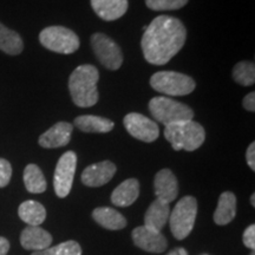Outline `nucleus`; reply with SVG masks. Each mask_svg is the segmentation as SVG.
<instances>
[{"label":"nucleus","mask_w":255,"mask_h":255,"mask_svg":"<svg viewBox=\"0 0 255 255\" xmlns=\"http://www.w3.org/2000/svg\"><path fill=\"white\" fill-rule=\"evenodd\" d=\"M233 78L238 84L251 87L255 83V65L252 62H240L233 69Z\"/></svg>","instance_id":"25"},{"label":"nucleus","mask_w":255,"mask_h":255,"mask_svg":"<svg viewBox=\"0 0 255 255\" xmlns=\"http://www.w3.org/2000/svg\"><path fill=\"white\" fill-rule=\"evenodd\" d=\"M116 174V165L110 161H103L85 168L82 182L88 187H101L107 184Z\"/></svg>","instance_id":"12"},{"label":"nucleus","mask_w":255,"mask_h":255,"mask_svg":"<svg viewBox=\"0 0 255 255\" xmlns=\"http://www.w3.org/2000/svg\"><path fill=\"white\" fill-rule=\"evenodd\" d=\"M167 255H188V252L184 250V248H176V250L171 251L170 253L167 254Z\"/></svg>","instance_id":"33"},{"label":"nucleus","mask_w":255,"mask_h":255,"mask_svg":"<svg viewBox=\"0 0 255 255\" xmlns=\"http://www.w3.org/2000/svg\"><path fill=\"white\" fill-rule=\"evenodd\" d=\"M39 41L44 47L53 52L70 55L79 47V38L75 32L64 26H49L39 34Z\"/></svg>","instance_id":"7"},{"label":"nucleus","mask_w":255,"mask_h":255,"mask_svg":"<svg viewBox=\"0 0 255 255\" xmlns=\"http://www.w3.org/2000/svg\"><path fill=\"white\" fill-rule=\"evenodd\" d=\"M169 215H170L169 203L156 199L146 209L144 216V227L155 232H161L165 223L168 222Z\"/></svg>","instance_id":"17"},{"label":"nucleus","mask_w":255,"mask_h":255,"mask_svg":"<svg viewBox=\"0 0 255 255\" xmlns=\"http://www.w3.org/2000/svg\"><path fill=\"white\" fill-rule=\"evenodd\" d=\"M246 159L247 164L250 165L252 170H255V143L252 142L251 145L248 146L247 152H246Z\"/></svg>","instance_id":"30"},{"label":"nucleus","mask_w":255,"mask_h":255,"mask_svg":"<svg viewBox=\"0 0 255 255\" xmlns=\"http://www.w3.org/2000/svg\"><path fill=\"white\" fill-rule=\"evenodd\" d=\"M123 122L127 131L139 141L151 143L158 138L159 128L157 123L144 115L137 113L128 114Z\"/></svg>","instance_id":"10"},{"label":"nucleus","mask_w":255,"mask_h":255,"mask_svg":"<svg viewBox=\"0 0 255 255\" xmlns=\"http://www.w3.org/2000/svg\"><path fill=\"white\" fill-rule=\"evenodd\" d=\"M20 244L27 251H44L52 245V235L39 226H27L20 234Z\"/></svg>","instance_id":"15"},{"label":"nucleus","mask_w":255,"mask_h":255,"mask_svg":"<svg viewBox=\"0 0 255 255\" xmlns=\"http://www.w3.org/2000/svg\"><path fill=\"white\" fill-rule=\"evenodd\" d=\"M156 199L170 203L177 197L178 183L177 178L170 169H162L156 174L154 180Z\"/></svg>","instance_id":"13"},{"label":"nucleus","mask_w":255,"mask_h":255,"mask_svg":"<svg viewBox=\"0 0 255 255\" xmlns=\"http://www.w3.org/2000/svg\"><path fill=\"white\" fill-rule=\"evenodd\" d=\"M244 244L250 250L254 251L255 248V226L251 225L244 233Z\"/></svg>","instance_id":"29"},{"label":"nucleus","mask_w":255,"mask_h":255,"mask_svg":"<svg viewBox=\"0 0 255 255\" xmlns=\"http://www.w3.org/2000/svg\"><path fill=\"white\" fill-rule=\"evenodd\" d=\"M150 85L155 91L168 96H186L196 88L193 78L175 71L156 72L150 78Z\"/></svg>","instance_id":"6"},{"label":"nucleus","mask_w":255,"mask_h":255,"mask_svg":"<svg viewBox=\"0 0 255 255\" xmlns=\"http://www.w3.org/2000/svg\"><path fill=\"white\" fill-rule=\"evenodd\" d=\"M197 214V201L193 196H184L177 202L169 215L171 233L177 240H183L193 231Z\"/></svg>","instance_id":"5"},{"label":"nucleus","mask_w":255,"mask_h":255,"mask_svg":"<svg viewBox=\"0 0 255 255\" xmlns=\"http://www.w3.org/2000/svg\"><path fill=\"white\" fill-rule=\"evenodd\" d=\"M189 0H145V5L152 11H174L182 8Z\"/></svg>","instance_id":"27"},{"label":"nucleus","mask_w":255,"mask_h":255,"mask_svg":"<svg viewBox=\"0 0 255 255\" xmlns=\"http://www.w3.org/2000/svg\"><path fill=\"white\" fill-rule=\"evenodd\" d=\"M251 203H252V206L255 207V195H254V194L251 196Z\"/></svg>","instance_id":"34"},{"label":"nucleus","mask_w":255,"mask_h":255,"mask_svg":"<svg viewBox=\"0 0 255 255\" xmlns=\"http://www.w3.org/2000/svg\"><path fill=\"white\" fill-rule=\"evenodd\" d=\"M95 13L105 21H114L127 13L128 0H91Z\"/></svg>","instance_id":"16"},{"label":"nucleus","mask_w":255,"mask_h":255,"mask_svg":"<svg viewBox=\"0 0 255 255\" xmlns=\"http://www.w3.org/2000/svg\"><path fill=\"white\" fill-rule=\"evenodd\" d=\"M133 244L149 253H162L167 248V239L161 232H155L144 227H137L132 231Z\"/></svg>","instance_id":"11"},{"label":"nucleus","mask_w":255,"mask_h":255,"mask_svg":"<svg viewBox=\"0 0 255 255\" xmlns=\"http://www.w3.org/2000/svg\"><path fill=\"white\" fill-rule=\"evenodd\" d=\"M164 137L175 151H194L203 144L206 131L200 123L190 120L165 126Z\"/></svg>","instance_id":"3"},{"label":"nucleus","mask_w":255,"mask_h":255,"mask_svg":"<svg viewBox=\"0 0 255 255\" xmlns=\"http://www.w3.org/2000/svg\"><path fill=\"white\" fill-rule=\"evenodd\" d=\"M91 47L96 57L104 68L119 70L123 63V53L119 44H116L104 33H94L91 37Z\"/></svg>","instance_id":"8"},{"label":"nucleus","mask_w":255,"mask_h":255,"mask_svg":"<svg viewBox=\"0 0 255 255\" xmlns=\"http://www.w3.org/2000/svg\"><path fill=\"white\" fill-rule=\"evenodd\" d=\"M187 39V30L180 19L158 15L148 25L142 37L143 56L152 65H164L176 56Z\"/></svg>","instance_id":"1"},{"label":"nucleus","mask_w":255,"mask_h":255,"mask_svg":"<svg viewBox=\"0 0 255 255\" xmlns=\"http://www.w3.org/2000/svg\"><path fill=\"white\" fill-rule=\"evenodd\" d=\"M100 72L90 64L78 66L69 78V90L71 98L79 108H90L97 103Z\"/></svg>","instance_id":"2"},{"label":"nucleus","mask_w":255,"mask_h":255,"mask_svg":"<svg viewBox=\"0 0 255 255\" xmlns=\"http://www.w3.org/2000/svg\"><path fill=\"white\" fill-rule=\"evenodd\" d=\"M77 167V155L73 151H66L57 163L53 177V187L57 196L64 199L70 194Z\"/></svg>","instance_id":"9"},{"label":"nucleus","mask_w":255,"mask_h":255,"mask_svg":"<svg viewBox=\"0 0 255 255\" xmlns=\"http://www.w3.org/2000/svg\"><path fill=\"white\" fill-rule=\"evenodd\" d=\"M9 251V242L7 239L0 237V255H7Z\"/></svg>","instance_id":"32"},{"label":"nucleus","mask_w":255,"mask_h":255,"mask_svg":"<svg viewBox=\"0 0 255 255\" xmlns=\"http://www.w3.org/2000/svg\"><path fill=\"white\" fill-rule=\"evenodd\" d=\"M31 255H82V248L76 241H66L44 251L33 252Z\"/></svg>","instance_id":"26"},{"label":"nucleus","mask_w":255,"mask_h":255,"mask_svg":"<svg viewBox=\"0 0 255 255\" xmlns=\"http://www.w3.org/2000/svg\"><path fill=\"white\" fill-rule=\"evenodd\" d=\"M237 215V196L231 191H225L219 197V203L214 213V221L219 226L231 223Z\"/></svg>","instance_id":"19"},{"label":"nucleus","mask_w":255,"mask_h":255,"mask_svg":"<svg viewBox=\"0 0 255 255\" xmlns=\"http://www.w3.org/2000/svg\"><path fill=\"white\" fill-rule=\"evenodd\" d=\"M76 127L81 131L84 132H96V133H105L110 132L114 129L115 123L109 119L104 117L94 116V115H83L78 116L73 122Z\"/></svg>","instance_id":"21"},{"label":"nucleus","mask_w":255,"mask_h":255,"mask_svg":"<svg viewBox=\"0 0 255 255\" xmlns=\"http://www.w3.org/2000/svg\"><path fill=\"white\" fill-rule=\"evenodd\" d=\"M12 177V165L7 159L0 158V188L7 186Z\"/></svg>","instance_id":"28"},{"label":"nucleus","mask_w":255,"mask_h":255,"mask_svg":"<svg viewBox=\"0 0 255 255\" xmlns=\"http://www.w3.org/2000/svg\"><path fill=\"white\" fill-rule=\"evenodd\" d=\"M24 184L28 193L41 194L46 190V180L43 171L36 164L26 165L24 170Z\"/></svg>","instance_id":"24"},{"label":"nucleus","mask_w":255,"mask_h":255,"mask_svg":"<svg viewBox=\"0 0 255 255\" xmlns=\"http://www.w3.org/2000/svg\"><path fill=\"white\" fill-rule=\"evenodd\" d=\"M92 218L102 227L110 231H119L127 226V220L121 213L110 207H100L92 212Z\"/></svg>","instance_id":"20"},{"label":"nucleus","mask_w":255,"mask_h":255,"mask_svg":"<svg viewBox=\"0 0 255 255\" xmlns=\"http://www.w3.org/2000/svg\"><path fill=\"white\" fill-rule=\"evenodd\" d=\"M139 195V183L136 178H128L111 194V202L117 207H129Z\"/></svg>","instance_id":"18"},{"label":"nucleus","mask_w":255,"mask_h":255,"mask_svg":"<svg viewBox=\"0 0 255 255\" xmlns=\"http://www.w3.org/2000/svg\"><path fill=\"white\" fill-rule=\"evenodd\" d=\"M149 111L157 122L164 126L194 119V111L188 105L169 97L152 98L149 102Z\"/></svg>","instance_id":"4"},{"label":"nucleus","mask_w":255,"mask_h":255,"mask_svg":"<svg viewBox=\"0 0 255 255\" xmlns=\"http://www.w3.org/2000/svg\"><path fill=\"white\" fill-rule=\"evenodd\" d=\"M19 218L28 226H40L46 219V210L43 205L33 200L25 201L18 208Z\"/></svg>","instance_id":"22"},{"label":"nucleus","mask_w":255,"mask_h":255,"mask_svg":"<svg viewBox=\"0 0 255 255\" xmlns=\"http://www.w3.org/2000/svg\"><path fill=\"white\" fill-rule=\"evenodd\" d=\"M73 128L68 122H58L39 137L40 146L46 149L60 148L69 144Z\"/></svg>","instance_id":"14"},{"label":"nucleus","mask_w":255,"mask_h":255,"mask_svg":"<svg viewBox=\"0 0 255 255\" xmlns=\"http://www.w3.org/2000/svg\"><path fill=\"white\" fill-rule=\"evenodd\" d=\"M0 50L11 56H17L24 50L21 37L0 23Z\"/></svg>","instance_id":"23"},{"label":"nucleus","mask_w":255,"mask_h":255,"mask_svg":"<svg viewBox=\"0 0 255 255\" xmlns=\"http://www.w3.org/2000/svg\"><path fill=\"white\" fill-rule=\"evenodd\" d=\"M242 105H244V108L247 111L254 113V111H255V94H254V92H251V94H248L246 97L244 98Z\"/></svg>","instance_id":"31"}]
</instances>
